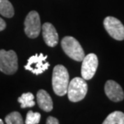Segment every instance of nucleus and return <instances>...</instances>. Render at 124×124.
I'll return each mask as SVG.
<instances>
[{"label":"nucleus","mask_w":124,"mask_h":124,"mask_svg":"<svg viewBox=\"0 0 124 124\" xmlns=\"http://www.w3.org/2000/svg\"><path fill=\"white\" fill-rule=\"evenodd\" d=\"M69 85V73L64 66L57 65L52 74V86L57 95L63 96L67 94Z\"/></svg>","instance_id":"f257e3e1"},{"label":"nucleus","mask_w":124,"mask_h":124,"mask_svg":"<svg viewBox=\"0 0 124 124\" xmlns=\"http://www.w3.org/2000/svg\"><path fill=\"white\" fill-rule=\"evenodd\" d=\"M87 83L83 78H74L69 83L67 88L68 99L70 102H77L83 100L87 93Z\"/></svg>","instance_id":"f03ea898"},{"label":"nucleus","mask_w":124,"mask_h":124,"mask_svg":"<svg viewBox=\"0 0 124 124\" xmlns=\"http://www.w3.org/2000/svg\"><path fill=\"white\" fill-rule=\"evenodd\" d=\"M61 46L65 54L75 61L81 62L85 57V53L83 47L75 38L71 36H66L62 39Z\"/></svg>","instance_id":"7ed1b4c3"},{"label":"nucleus","mask_w":124,"mask_h":124,"mask_svg":"<svg viewBox=\"0 0 124 124\" xmlns=\"http://www.w3.org/2000/svg\"><path fill=\"white\" fill-rule=\"evenodd\" d=\"M18 70V57L14 51L0 50V70L6 75H13Z\"/></svg>","instance_id":"20e7f679"},{"label":"nucleus","mask_w":124,"mask_h":124,"mask_svg":"<svg viewBox=\"0 0 124 124\" xmlns=\"http://www.w3.org/2000/svg\"><path fill=\"white\" fill-rule=\"evenodd\" d=\"M46 58L47 55L42 53L32 55L29 58L27 63L24 66L25 70L31 71L34 75H41L50 67V63L46 62Z\"/></svg>","instance_id":"39448f33"},{"label":"nucleus","mask_w":124,"mask_h":124,"mask_svg":"<svg viewBox=\"0 0 124 124\" xmlns=\"http://www.w3.org/2000/svg\"><path fill=\"white\" fill-rule=\"evenodd\" d=\"M40 17L38 12L35 10H31L28 13L24 22V31L29 38L35 39L39 35L41 31Z\"/></svg>","instance_id":"423d86ee"},{"label":"nucleus","mask_w":124,"mask_h":124,"mask_svg":"<svg viewBox=\"0 0 124 124\" xmlns=\"http://www.w3.org/2000/svg\"><path fill=\"white\" fill-rule=\"evenodd\" d=\"M103 25L107 33L113 39L118 41L124 39V26L118 18L108 16L104 19Z\"/></svg>","instance_id":"0eeeda50"},{"label":"nucleus","mask_w":124,"mask_h":124,"mask_svg":"<svg viewBox=\"0 0 124 124\" xmlns=\"http://www.w3.org/2000/svg\"><path fill=\"white\" fill-rule=\"evenodd\" d=\"M82 62H83L81 68L82 77L85 80L91 79L94 77L99 65L97 55L92 53L89 54L83 58Z\"/></svg>","instance_id":"6e6552de"},{"label":"nucleus","mask_w":124,"mask_h":124,"mask_svg":"<svg viewBox=\"0 0 124 124\" xmlns=\"http://www.w3.org/2000/svg\"><path fill=\"white\" fill-rule=\"evenodd\" d=\"M105 93L113 102H120L124 99V92L121 86L113 80H108L105 84Z\"/></svg>","instance_id":"1a4fd4ad"},{"label":"nucleus","mask_w":124,"mask_h":124,"mask_svg":"<svg viewBox=\"0 0 124 124\" xmlns=\"http://www.w3.org/2000/svg\"><path fill=\"white\" fill-rule=\"evenodd\" d=\"M42 30L43 39L47 46L51 47L56 46L59 42V35L54 26L50 23H46L42 27Z\"/></svg>","instance_id":"9d476101"},{"label":"nucleus","mask_w":124,"mask_h":124,"mask_svg":"<svg viewBox=\"0 0 124 124\" xmlns=\"http://www.w3.org/2000/svg\"><path fill=\"white\" fill-rule=\"evenodd\" d=\"M37 102L39 107L44 111L49 112L53 109V102L50 94L44 90H39L37 93Z\"/></svg>","instance_id":"9b49d317"},{"label":"nucleus","mask_w":124,"mask_h":124,"mask_svg":"<svg viewBox=\"0 0 124 124\" xmlns=\"http://www.w3.org/2000/svg\"><path fill=\"white\" fill-rule=\"evenodd\" d=\"M102 124H124V113L114 111L107 116Z\"/></svg>","instance_id":"f8f14e48"},{"label":"nucleus","mask_w":124,"mask_h":124,"mask_svg":"<svg viewBox=\"0 0 124 124\" xmlns=\"http://www.w3.org/2000/svg\"><path fill=\"white\" fill-rule=\"evenodd\" d=\"M0 14L7 18L14 16V7L8 0H0Z\"/></svg>","instance_id":"ddd939ff"},{"label":"nucleus","mask_w":124,"mask_h":124,"mask_svg":"<svg viewBox=\"0 0 124 124\" xmlns=\"http://www.w3.org/2000/svg\"><path fill=\"white\" fill-rule=\"evenodd\" d=\"M33 94L31 92L23 94L18 99V102H20L21 108H27V107H32L35 105V102L34 101Z\"/></svg>","instance_id":"4468645a"},{"label":"nucleus","mask_w":124,"mask_h":124,"mask_svg":"<svg viewBox=\"0 0 124 124\" xmlns=\"http://www.w3.org/2000/svg\"><path fill=\"white\" fill-rule=\"evenodd\" d=\"M7 124H24L22 115L20 113L17 111H14L7 115L5 118Z\"/></svg>","instance_id":"2eb2a0df"},{"label":"nucleus","mask_w":124,"mask_h":124,"mask_svg":"<svg viewBox=\"0 0 124 124\" xmlns=\"http://www.w3.org/2000/svg\"><path fill=\"white\" fill-rule=\"evenodd\" d=\"M41 119V115L38 112L29 110L27 114L25 124H39Z\"/></svg>","instance_id":"dca6fc26"},{"label":"nucleus","mask_w":124,"mask_h":124,"mask_svg":"<svg viewBox=\"0 0 124 124\" xmlns=\"http://www.w3.org/2000/svg\"><path fill=\"white\" fill-rule=\"evenodd\" d=\"M46 124H59V120H58L56 118L50 116V117L47 118Z\"/></svg>","instance_id":"f3484780"},{"label":"nucleus","mask_w":124,"mask_h":124,"mask_svg":"<svg viewBox=\"0 0 124 124\" xmlns=\"http://www.w3.org/2000/svg\"><path fill=\"white\" fill-rule=\"evenodd\" d=\"M6 23H5V21L2 19V18H0V31H3L5 28H6Z\"/></svg>","instance_id":"a211bd4d"},{"label":"nucleus","mask_w":124,"mask_h":124,"mask_svg":"<svg viewBox=\"0 0 124 124\" xmlns=\"http://www.w3.org/2000/svg\"><path fill=\"white\" fill-rule=\"evenodd\" d=\"M0 124H4V123H3V122H2V120L1 119V118H0Z\"/></svg>","instance_id":"6ab92c4d"}]
</instances>
